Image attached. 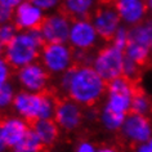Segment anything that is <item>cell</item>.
I'll return each instance as SVG.
<instances>
[{
  "instance_id": "603a6c76",
  "label": "cell",
  "mask_w": 152,
  "mask_h": 152,
  "mask_svg": "<svg viewBox=\"0 0 152 152\" xmlns=\"http://www.w3.org/2000/svg\"><path fill=\"white\" fill-rule=\"evenodd\" d=\"M30 1L37 5L40 9H43L45 13H52L62 7L63 0H30Z\"/></svg>"
},
{
  "instance_id": "30bf717a",
  "label": "cell",
  "mask_w": 152,
  "mask_h": 152,
  "mask_svg": "<svg viewBox=\"0 0 152 152\" xmlns=\"http://www.w3.org/2000/svg\"><path fill=\"white\" fill-rule=\"evenodd\" d=\"M49 72L40 62H34L17 70L16 80L20 88L31 93H43L49 85Z\"/></svg>"
},
{
  "instance_id": "1f68e13d",
  "label": "cell",
  "mask_w": 152,
  "mask_h": 152,
  "mask_svg": "<svg viewBox=\"0 0 152 152\" xmlns=\"http://www.w3.org/2000/svg\"><path fill=\"white\" fill-rule=\"evenodd\" d=\"M8 146H7V143H5V140L4 138H3V135H1V132H0V152H7L8 151Z\"/></svg>"
},
{
  "instance_id": "ba28073f",
  "label": "cell",
  "mask_w": 152,
  "mask_h": 152,
  "mask_svg": "<svg viewBox=\"0 0 152 152\" xmlns=\"http://www.w3.org/2000/svg\"><path fill=\"white\" fill-rule=\"evenodd\" d=\"M72 18L64 12L48 13L39 27L44 43H67Z\"/></svg>"
},
{
  "instance_id": "7402d4cb",
  "label": "cell",
  "mask_w": 152,
  "mask_h": 152,
  "mask_svg": "<svg viewBox=\"0 0 152 152\" xmlns=\"http://www.w3.org/2000/svg\"><path fill=\"white\" fill-rule=\"evenodd\" d=\"M20 30L17 28V26L13 23V22H8V23H3L0 25V43L3 45H5L10 43L14 36L18 34Z\"/></svg>"
},
{
  "instance_id": "f546056e",
  "label": "cell",
  "mask_w": 152,
  "mask_h": 152,
  "mask_svg": "<svg viewBox=\"0 0 152 152\" xmlns=\"http://www.w3.org/2000/svg\"><path fill=\"white\" fill-rule=\"evenodd\" d=\"M97 152H120V151L116 147H112V146H102V147H98Z\"/></svg>"
},
{
  "instance_id": "e575fe53",
  "label": "cell",
  "mask_w": 152,
  "mask_h": 152,
  "mask_svg": "<svg viewBox=\"0 0 152 152\" xmlns=\"http://www.w3.org/2000/svg\"><path fill=\"white\" fill-rule=\"evenodd\" d=\"M147 146H148V148H150V152H152V138L147 142Z\"/></svg>"
},
{
  "instance_id": "8992f818",
  "label": "cell",
  "mask_w": 152,
  "mask_h": 152,
  "mask_svg": "<svg viewBox=\"0 0 152 152\" xmlns=\"http://www.w3.org/2000/svg\"><path fill=\"white\" fill-rule=\"evenodd\" d=\"M125 52L108 44L98 49L94 54L92 67L96 70L104 81H111L123 76V67L125 62Z\"/></svg>"
},
{
  "instance_id": "7c38bea8",
  "label": "cell",
  "mask_w": 152,
  "mask_h": 152,
  "mask_svg": "<svg viewBox=\"0 0 152 152\" xmlns=\"http://www.w3.org/2000/svg\"><path fill=\"white\" fill-rule=\"evenodd\" d=\"M53 120L57 123L61 130L75 132L84 123V110L75 101L66 98L57 102Z\"/></svg>"
},
{
  "instance_id": "836d02e7",
  "label": "cell",
  "mask_w": 152,
  "mask_h": 152,
  "mask_svg": "<svg viewBox=\"0 0 152 152\" xmlns=\"http://www.w3.org/2000/svg\"><path fill=\"white\" fill-rule=\"evenodd\" d=\"M3 56H4V45L0 43V57H3Z\"/></svg>"
},
{
  "instance_id": "ffe728a7",
  "label": "cell",
  "mask_w": 152,
  "mask_h": 152,
  "mask_svg": "<svg viewBox=\"0 0 152 152\" xmlns=\"http://www.w3.org/2000/svg\"><path fill=\"white\" fill-rule=\"evenodd\" d=\"M16 94V88L12 83H8L0 88V111H5L7 108L12 107Z\"/></svg>"
},
{
  "instance_id": "6da1fadb",
  "label": "cell",
  "mask_w": 152,
  "mask_h": 152,
  "mask_svg": "<svg viewBox=\"0 0 152 152\" xmlns=\"http://www.w3.org/2000/svg\"><path fill=\"white\" fill-rule=\"evenodd\" d=\"M59 88L81 107H93L106 94L107 81L92 67V64H77L63 72L58 80Z\"/></svg>"
},
{
  "instance_id": "4316f807",
  "label": "cell",
  "mask_w": 152,
  "mask_h": 152,
  "mask_svg": "<svg viewBox=\"0 0 152 152\" xmlns=\"http://www.w3.org/2000/svg\"><path fill=\"white\" fill-rule=\"evenodd\" d=\"M97 151H98V147L96 144L88 139H84L76 144L74 152H97Z\"/></svg>"
},
{
  "instance_id": "52a82bcc",
  "label": "cell",
  "mask_w": 152,
  "mask_h": 152,
  "mask_svg": "<svg viewBox=\"0 0 152 152\" xmlns=\"http://www.w3.org/2000/svg\"><path fill=\"white\" fill-rule=\"evenodd\" d=\"M99 41L101 36L98 35L90 18L72 20L67 43L71 45L74 50L92 52L99 44Z\"/></svg>"
},
{
  "instance_id": "277c9868",
  "label": "cell",
  "mask_w": 152,
  "mask_h": 152,
  "mask_svg": "<svg viewBox=\"0 0 152 152\" xmlns=\"http://www.w3.org/2000/svg\"><path fill=\"white\" fill-rule=\"evenodd\" d=\"M137 93L132 80L120 76L107 83L104 103L101 111L126 117L132 112V102Z\"/></svg>"
},
{
  "instance_id": "8fae6325",
  "label": "cell",
  "mask_w": 152,
  "mask_h": 152,
  "mask_svg": "<svg viewBox=\"0 0 152 152\" xmlns=\"http://www.w3.org/2000/svg\"><path fill=\"white\" fill-rule=\"evenodd\" d=\"M120 133L125 140L135 146L147 143L152 138V123L148 116L130 112L125 117Z\"/></svg>"
},
{
  "instance_id": "5bb4252c",
  "label": "cell",
  "mask_w": 152,
  "mask_h": 152,
  "mask_svg": "<svg viewBox=\"0 0 152 152\" xmlns=\"http://www.w3.org/2000/svg\"><path fill=\"white\" fill-rule=\"evenodd\" d=\"M113 4L119 12L123 25L128 27L143 22L148 13L146 0H115Z\"/></svg>"
},
{
  "instance_id": "3957f363",
  "label": "cell",
  "mask_w": 152,
  "mask_h": 152,
  "mask_svg": "<svg viewBox=\"0 0 152 152\" xmlns=\"http://www.w3.org/2000/svg\"><path fill=\"white\" fill-rule=\"evenodd\" d=\"M57 101L48 93H31L26 90L17 92L13 101V111L28 123L53 119Z\"/></svg>"
},
{
  "instance_id": "cb8c5ba5",
  "label": "cell",
  "mask_w": 152,
  "mask_h": 152,
  "mask_svg": "<svg viewBox=\"0 0 152 152\" xmlns=\"http://www.w3.org/2000/svg\"><path fill=\"white\" fill-rule=\"evenodd\" d=\"M139 68L140 66L138 63H135L134 61H132L129 58H125L124 67H123V76L133 81L139 75Z\"/></svg>"
},
{
  "instance_id": "5b68a950",
  "label": "cell",
  "mask_w": 152,
  "mask_h": 152,
  "mask_svg": "<svg viewBox=\"0 0 152 152\" xmlns=\"http://www.w3.org/2000/svg\"><path fill=\"white\" fill-rule=\"evenodd\" d=\"M39 59L49 75L61 76L74 67L75 50L68 43H45Z\"/></svg>"
},
{
  "instance_id": "9a60e30c",
  "label": "cell",
  "mask_w": 152,
  "mask_h": 152,
  "mask_svg": "<svg viewBox=\"0 0 152 152\" xmlns=\"http://www.w3.org/2000/svg\"><path fill=\"white\" fill-rule=\"evenodd\" d=\"M30 129L31 128L28 126V121L18 115L7 116L0 121V132L9 148H13L20 140H22Z\"/></svg>"
},
{
  "instance_id": "4dcf8cb0",
  "label": "cell",
  "mask_w": 152,
  "mask_h": 152,
  "mask_svg": "<svg viewBox=\"0 0 152 152\" xmlns=\"http://www.w3.org/2000/svg\"><path fill=\"white\" fill-rule=\"evenodd\" d=\"M134 152H150V148H148L147 143L138 144V146H135V148H134Z\"/></svg>"
},
{
  "instance_id": "7a4b0ae2",
  "label": "cell",
  "mask_w": 152,
  "mask_h": 152,
  "mask_svg": "<svg viewBox=\"0 0 152 152\" xmlns=\"http://www.w3.org/2000/svg\"><path fill=\"white\" fill-rule=\"evenodd\" d=\"M44 39L39 28L18 31L14 39L4 47V58L12 68H18L36 62L40 58Z\"/></svg>"
},
{
  "instance_id": "f1b7e54d",
  "label": "cell",
  "mask_w": 152,
  "mask_h": 152,
  "mask_svg": "<svg viewBox=\"0 0 152 152\" xmlns=\"http://www.w3.org/2000/svg\"><path fill=\"white\" fill-rule=\"evenodd\" d=\"M22 1H25V0H0V4H1V5H5V7H9V8L14 9L16 7L20 5Z\"/></svg>"
},
{
  "instance_id": "d4e9b609",
  "label": "cell",
  "mask_w": 152,
  "mask_h": 152,
  "mask_svg": "<svg viewBox=\"0 0 152 152\" xmlns=\"http://www.w3.org/2000/svg\"><path fill=\"white\" fill-rule=\"evenodd\" d=\"M10 77H12V67L4 57H0V88L10 83Z\"/></svg>"
},
{
  "instance_id": "44dd1931",
  "label": "cell",
  "mask_w": 152,
  "mask_h": 152,
  "mask_svg": "<svg viewBox=\"0 0 152 152\" xmlns=\"http://www.w3.org/2000/svg\"><path fill=\"white\" fill-rule=\"evenodd\" d=\"M128 41H129V27L125 25H121L120 28L111 37V44L115 45L116 48L121 49V50H125Z\"/></svg>"
},
{
  "instance_id": "2e32d148",
  "label": "cell",
  "mask_w": 152,
  "mask_h": 152,
  "mask_svg": "<svg viewBox=\"0 0 152 152\" xmlns=\"http://www.w3.org/2000/svg\"><path fill=\"white\" fill-rule=\"evenodd\" d=\"M101 4V0H63L62 9L72 20L90 18Z\"/></svg>"
},
{
  "instance_id": "e0dca14e",
  "label": "cell",
  "mask_w": 152,
  "mask_h": 152,
  "mask_svg": "<svg viewBox=\"0 0 152 152\" xmlns=\"http://www.w3.org/2000/svg\"><path fill=\"white\" fill-rule=\"evenodd\" d=\"M31 129L39 137V139L44 144V147L53 146L59 137V126L53 119L37 120L34 123Z\"/></svg>"
},
{
  "instance_id": "ac0fdd59",
  "label": "cell",
  "mask_w": 152,
  "mask_h": 152,
  "mask_svg": "<svg viewBox=\"0 0 152 152\" xmlns=\"http://www.w3.org/2000/svg\"><path fill=\"white\" fill-rule=\"evenodd\" d=\"M44 144L41 143L32 129H30L28 133L26 134L22 140H20L16 146L12 148V152H41Z\"/></svg>"
},
{
  "instance_id": "83f0119b",
  "label": "cell",
  "mask_w": 152,
  "mask_h": 152,
  "mask_svg": "<svg viewBox=\"0 0 152 152\" xmlns=\"http://www.w3.org/2000/svg\"><path fill=\"white\" fill-rule=\"evenodd\" d=\"M13 13H14V9L0 4V25L12 22L13 21Z\"/></svg>"
},
{
  "instance_id": "d6986e66",
  "label": "cell",
  "mask_w": 152,
  "mask_h": 152,
  "mask_svg": "<svg viewBox=\"0 0 152 152\" xmlns=\"http://www.w3.org/2000/svg\"><path fill=\"white\" fill-rule=\"evenodd\" d=\"M152 111V99L146 93L137 92L132 102V112L147 116Z\"/></svg>"
},
{
  "instance_id": "9c48e42d",
  "label": "cell",
  "mask_w": 152,
  "mask_h": 152,
  "mask_svg": "<svg viewBox=\"0 0 152 152\" xmlns=\"http://www.w3.org/2000/svg\"><path fill=\"white\" fill-rule=\"evenodd\" d=\"M90 21L96 27L101 39L104 40H111L113 34L123 25L115 4L110 1L101 3L98 8L94 10V13L90 16Z\"/></svg>"
},
{
  "instance_id": "4fadbf2b",
  "label": "cell",
  "mask_w": 152,
  "mask_h": 152,
  "mask_svg": "<svg viewBox=\"0 0 152 152\" xmlns=\"http://www.w3.org/2000/svg\"><path fill=\"white\" fill-rule=\"evenodd\" d=\"M45 12L30 0H25L20 5L14 8L13 23L17 26L20 31H28V30L39 28L45 18Z\"/></svg>"
},
{
  "instance_id": "d590c367",
  "label": "cell",
  "mask_w": 152,
  "mask_h": 152,
  "mask_svg": "<svg viewBox=\"0 0 152 152\" xmlns=\"http://www.w3.org/2000/svg\"><path fill=\"white\" fill-rule=\"evenodd\" d=\"M151 53H152V39H151Z\"/></svg>"
},
{
  "instance_id": "484cf974",
  "label": "cell",
  "mask_w": 152,
  "mask_h": 152,
  "mask_svg": "<svg viewBox=\"0 0 152 152\" xmlns=\"http://www.w3.org/2000/svg\"><path fill=\"white\" fill-rule=\"evenodd\" d=\"M94 54L86 50H75V62L79 64H92Z\"/></svg>"
},
{
  "instance_id": "8d00e7d4",
  "label": "cell",
  "mask_w": 152,
  "mask_h": 152,
  "mask_svg": "<svg viewBox=\"0 0 152 152\" xmlns=\"http://www.w3.org/2000/svg\"><path fill=\"white\" fill-rule=\"evenodd\" d=\"M49 152H54V151H49Z\"/></svg>"
},
{
  "instance_id": "d6a6232c",
  "label": "cell",
  "mask_w": 152,
  "mask_h": 152,
  "mask_svg": "<svg viewBox=\"0 0 152 152\" xmlns=\"http://www.w3.org/2000/svg\"><path fill=\"white\" fill-rule=\"evenodd\" d=\"M146 4H147V10L148 13L152 16V0H146Z\"/></svg>"
}]
</instances>
